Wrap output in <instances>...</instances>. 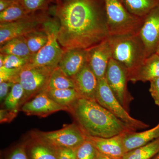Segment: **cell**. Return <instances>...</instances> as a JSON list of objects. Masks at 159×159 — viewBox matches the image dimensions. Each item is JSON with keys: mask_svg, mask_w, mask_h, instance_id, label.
<instances>
[{"mask_svg": "<svg viewBox=\"0 0 159 159\" xmlns=\"http://www.w3.org/2000/svg\"><path fill=\"white\" fill-rule=\"evenodd\" d=\"M54 14L63 51L89 49L108 37L105 0H60Z\"/></svg>", "mask_w": 159, "mask_h": 159, "instance_id": "1", "label": "cell"}, {"mask_svg": "<svg viewBox=\"0 0 159 159\" xmlns=\"http://www.w3.org/2000/svg\"><path fill=\"white\" fill-rule=\"evenodd\" d=\"M54 1H55V2L56 3V4L57 5V4H59L60 0H54Z\"/></svg>", "mask_w": 159, "mask_h": 159, "instance_id": "42", "label": "cell"}, {"mask_svg": "<svg viewBox=\"0 0 159 159\" xmlns=\"http://www.w3.org/2000/svg\"><path fill=\"white\" fill-rule=\"evenodd\" d=\"M159 138V122L156 126L141 132L136 131L125 133L123 143L125 152L147 145Z\"/></svg>", "mask_w": 159, "mask_h": 159, "instance_id": "18", "label": "cell"}, {"mask_svg": "<svg viewBox=\"0 0 159 159\" xmlns=\"http://www.w3.org/2000/svg\"><path fill=\"white\" fill-rule=\"evenodd\" d=\"M28 153L29 159H58L53 148L36 140L29 147Z\"/></svg>", "mask_w": 159, "mask_h": 159, "instance_id": "26", "label": "cell"}, {"mask_svg": "<svg viewBox=\"0 0 159 159\" xmlns=\"http://www.w3.org/2000/svg\"><path fill=\"white\" fill-rule=\"evenodd\" d=\"M12 1H18V0H12Z\"/></svg>", "mask_w": 159, "mask_h": 159, "instance_id": "43", "label": "cell"}, {"mask_svg": "<svg viewBox=\"0 0 159 159\" xmlns=\"http://www.w3.org/2000/svg\"><path fill=\"white\" fill-rule=\"evenodd\" d=\"M36 141L53 148H70L77 149L86 140L85 134L75 124L54 131L39 132L35 134Z\"/></svg>", "mask_w": 159, "mask_h": 159, "instance_id": "7", "label": "cell"}, {"mask_svg": "<svg viewBox=\"0 0 159 159\" xmlns=\"http://www.w3.org/2000/svg\"><path fill=\"white\" fill-rule=\"evenodd\" d=\"M151 159H159V152Z\"/></svg>", "mask_w": 159, "mask_h": 159, "instance_id": "40", "label": "cell"}, {"mask_svg": "<svg viewBox=\"0 0 159 159\" xmlns=\"http://www.w3.org/2000/svg\"><path fill=\"white\" fill-rule=\"evenodd\" d=\"M88 64L98 80L104 78L111 51L108 38L97 45L88 49Z\"/></svg>", "mask_w": 159, "mask_h": 159, "instance_id": "13", "label": "cell"}, {"mask_svg": "<svg viewBox=\"0 0 159 159\" xmlns=\"http://www.w3.org/2000/svg\"><path fill=\"white\" fill-rule=\"evenodd\" d=\"M128 81L135 83L139 81L150 82L159 77V56L154 53L136 68L128 72Z\"/></svg>", "mask_w": 159, "mask_h": 159, "instance_id": "17", "label": "cell"}, {"mask_svg": "<svg viewBox=\"0 0 159 159\" xmlns=\"http://www.w3.org/2000/svg\"><path fill=\"white\" fill-rule=\"evenodd\" d=\"M8 159H29L25 147L20 146L16 148L9 155Z\"/></svg>", "mask_w": 159, "mask_h": 159, "instance_id": "34", "label": "cell"}, {"mask_svg": "<svg viewBox=\"0 0 159 159\" xmlns=\"http://www.w3.org/2000/svg\"><path fill=\"white\" fill-rule=\"evenodd\" d=\"M22 111L27 116L46 117L60 111H69L68 108L59 105L48 96L45 90L42 91L29 101L24 103Z\"/></svg>", "mask_w": 159, "mask_h": 159, "instance_id": "12", "label": "cell"}, {"mask_svg": "<svg viewBox=\"0 0 159 159\" xmlns=\"http://www.w3.org/2000/svg\"><path fill=\"white\" fill-rule=\"evenodd\" d=\"M43 28L48 34V42L36 54L31 56L27 65L31 66L56 67L64 52L57 39L59 23L57 18L48 17L43 24Z\"/></svg>", "mask_w": 159, "mask_h": 159, "instance_id": "5", "label": "cell"}, {"mask_svg": "<svg viewBox=\"0 0 159 159\" xmlns=\"http://www.w3.org/2000/svg\"><path fill=\"white\" fill-rule=\"evenodd\" d=\"M19 1V0H18ZM17 1L12 0H0V12L6 10Z\"/></svg>", "mask_w": 159, "mask_h": 159, "instance_id": "37", "label": "cell"}, {"mask_svg": "<svg viewBox=\"0 0 159 159\" xmlns=\"http://www.w3.org/2000/svg\"><path fill=\"white\" fill-rule=\"evenodd\" d=\"M112 58L129 72L136 68L147 57L146 48L140 34L109 35Z\"/></svg>", "mask_w": 159, "mask_h": 159, "instance_id": "3", "label": "cell"}, {"mask_svg": "<svg viewBox=\"0 0 159 159\" xmlns=\"http://www.w3.org/2000/svg\"><path fill=\"white\" fill-rule=\"evenodd\" d=\"M22 68H7L4 66L0 67V83L10 81L15 83Z\"/></svg>", "mask_w": 159, "mask_h": 159, "instance_id": "31", "label": "cell"}, {"mask_svg": "<svg viewBox=\"0 0 159 159\" xmlns=\"http://www.w3.org/2000/svg\"><path fill=\"white\" fill-rule=\"evenodd\" d=\"M20 2L29 13L48 11L49 5L54 0H20Z\"/></svg>", "mask_w": 159, "mask_h": 159, "instance_id": "28", "label": "cell"}, {"mask_svg": "<svg viewBox=\"0 0 159 159\" xmlns=\"http://www.w3.org/2000/svg\"><path fill=\"white\" fill-rule=\"evenodd\" d=\"M24 95V90L21 85L19 83H15L4 102L7 109L18 110Z\"/></svg>", "mask_w": 159, "mask_h": 159, "instance_id": "27", "label": "cell"}, {"mask_svg": "<svg viewBox=\"0 0 159 159\" xmlns=\"http://www.w3.org/2000/svg\"><path fill=\"white\" fill-rule=\"evenodd\" d=\"M95 159H119L114 158L111 157L107 156L97 151V155H96V157Z\"/></svg>", "mask_w": 159, "mask_h": 159, "instance_id": "38", "label": "cell"}, {"mask_svg": "<svg viewBox=\"0 0 159 159\" xmlns=\"http://www.w3.org/2000/svg\"><path fill=\"white\" fill-rule=\"evenodd\" d=\"M23 36L32 56L36 54L46 44L48 40V34L43 27Z\"/></svg>", "mask_w": 159, "mask_h": 159, "instance_id": "24", "label": "cell"}, {"mask_svg": "<svg viewBox=\"0 0 159 159\" xmlns=\"http://www.w3.org/2000/svg\"><path fill=\"white\" fill-rule=\"evenodd\" d=\"M123 6L131 14L145 17L159 3V0H120Z\"/></svg>", "mask_w": 159, "mask_h": 159, "instance_id": "21", "label": "cell"}, {"mask_svg": "<svg viewBox=\"0 0 159 159\" xmlns=\"http://www.w3.org/2000/svg\"><path fill=\"white\" fill-rule=\"evenodd\" d=\"M70 88L75 89L74 80L67 75L57 66L51 73L46 90Z\"/></svg>", "mask_w": 159, "mask_h": 159, "instance_id": "23", "label": "cell"}, {"mask_svg": "<svg viewBox=\"0 0 159 159\" xmlns=\"http://www.w3.org/2000/svg\"><path fill=\"white\" fill-rule=\"evenodd\" d=\"M124 134L110 138L94 137L85 134L87 140L90 142L99 152L111 157L120 159L126 153L123 143Z\"/></svg>", "mask_w": 159, "mask_h": 159, "instance_id": "14", "label": "cell"}, {"mask_svg": "<svg viewBox=\"0 0 159 159\" xmlns=\"http://www.w3.org/2000/svg\"><path fill=\"white\" fill-rule=\"evenodd\" d=\"M17 110H1L0 112V120L1 123L9 122L12 121L16 116Z\"/></svg>", "mask_w": 159, "mask_h": 159, "instance_id": "36", "label": "cell"}, {"mask_svg": "<svg viewBox=\"0 0 159 159\" xmlns=\"http://www.w3.org/2000/svg\"><path fill=\"white\" fill-rule=\"evenodd\" d=\"M58 159H77L76 150L70 148H53Z\"/></svg>", "mask_w": 159, "mask_h": 159, "instance_id": "32", "label": "cell"}, {"mask_svg": "<svg viewBox=\"0 0 159 159\" xmlns=\"http://www.w3.org/2000/svg\"><path fill=\"white\" fill-rule=\"evenodd\" d=\"M14 84L10 81H4L0 83V99L1 102L4 100L5 101Z\"/></svg>", "mask_w": 159, "mask_h": 159, "instance_id": "35", "label": "cell"}, {"mask_svg": "<svg viewBox=\"0 0 159 159\" xmlns=\"http://www.w3.org/2000/svg\"><path fill=\"white\" fill-rule=\"evenodd\" d=\"M78 125L86 134L110 138L135 131L96 100L80 98L70 109Z\"/></svg>", "mask_w": 159, "mask_h": 159, "instance_id": "2", "label": "cell"}, {"mask_svg": "<svg viewBox=\"0 0 159 159\" xmlns=\"http://www.w3.org/2000/svg\"><path fill=\"white\" fill-rule=\"evenodd\" d=\"M88 49L75 48L64 51L58 66L69 77H73L88 62Z\"/></svg>", "mask_w": 159, "mask_h": 159, "instance_id": "15", "label": "cell"}, {"mask_svg": "<svg viewBox=\"0 0 159 159\" xmlns=\"http://www.w3.org/2000/svg\"><path fill=\"white\" fill-rule=\"evenodd\" d=\"M155 53H156V54H157L159 56V43L157 47L156 51Z\"/></svg>", "mask_w": 159, "mask_h": 159, "instance_id": "41", "label": "cell"}, {"mask_svg": "<svg viewBox=\"0 0 159 159\" xmlns=\"http://www.w3.org/2000/svg\"><path fill=\"white\" fill-rule=\"evenodd\" d=\"M31 57H22L14 55H4V66L7 68H20L29 63Z\"/></svg>", "mask_w": 159, "mask_h": 159, "instance_id": "30", "label": "cell"}, {"mask_svg": "<svg viewBox=\"0 0 159 159\" xmlns=\"http://www.w3.org/2000/svg\"><path fill=\"white\" fill-rule=\"evenodd\" d=\"M159 152V138L147 145L127 152L121 159H151Z\"/></svg>", "mask_w": 159, "mask_h": 159, "instance_id": "22", "label": "cell"}, {"mask_svg": "<svg viewBox=\"0 0 159 159\" xmlns=\"http://www.w3.org/2000/svg\"><path fill=\"white\" fill-rule=\"evenodd\" d=\"M49 17L48 11L32 13L28 17L0 25V44L11 39L41 29L43 23Z\"/></svg>", "mask_w": 159, "mask_h": 159, "instance_id": "10", "label": "cell"}, {"mask_svg": "<svg viewBox=\"0 0 159 159\" xmlns=\"http://www.w3.org/2000/svg\"><path fill=\"white\" fill-rule=\"evenodd\" d=\"M4 54H0V67L4 66Z\"/></svg>", "mask_w": 159, "mask_h": 159, "instance_id": "39", "label": "cell"}, {"mask_svg": "<svg viewBox=\"0 0 159 159\" xmlns=\"http://www.w3.org/2000/svg\"><path fill=\"white\" fill-rule=\"evenodd\" d=\"M149 91L155 103L159 107V77L151 81Z\"/></svg>", "mask_w": 159, "mask_h": 159, "instance_id": "33", "label": "cell"}, {"mask_svg": "<svg viewBox=\"0 0 159 159\" xmlns=\"http://www.w3.org/2000/svg\"><path fill=\"white\" fill-rule=\"evenodd\" d=\"M139 34L145 44L147 57L154 54L159 43V3L145 16Z\"/></svg>", "mask_w": 159, "mask_h": 159, "instance_id": "11", "label": "cell"}, {"mask_svg": "<svg viewBox=\"0 0 159 159\" xmlns=\"http://www.w3.org/2000/svg\"><path fill=\"white\" fill-rule=\"evenodd\" d=\"M109 35L140 33L145 17L131 14L120 0H105Z\"/></svg>", "mask_w": 159, "mask_h": 159, "instance_id": "4", "label": "cell"}, {"mask_svg": "<svg viewBox=\"0 0 159 159\" xmlns=\"http://www.w3.org/2000/svg\"><path fill=\"white\" fill-rule=\"evenodd\" d=\"M31 14L26 10L19 0L8 9L0 12V23L11 22L28 17Z\"/></svg>", "mask_w": 159, "mask_h": 159, "instance_id": "25", "label": "cell"}, {"mask_svg": "<svg viewBox=\"0 0 159 159\" xmlns=\"http://www.w3.org/2000/svg\"><path fill=\"white\" fill-rule=\"evenodd\" d=\"M96 101L111 113L135 129H144L149 125L130 116L116 99L110 88L105 77L98 80Z\"/></svg>", "mask_w": 159, "mask_h": 159, "instance_id": "8", "label": "cell"}, {"mask_svg": "<svg viewBox=\"0 0 159 159\" xmlns=\"http://www.w3.org/2000/svg\"><path fill=\"white\" fill-rule=\"evenodd\" d=\"M0 52L4 55H14L22 57L32 56L24 36L15 38L1 46Z\"/></svg>", "mask_w": 159, "mask_h": 159, "instance_id": "20", "label": "cell"}, {"mask_svg": "<svg viewBox=\"0 0 159 159\" xmlns=\"http://www.w3.org/2000/svg\"><path fill=\"white\" fill-rule=\"evenodd\" d=\"M48 96L59 105L70 109L80 98L74 88L45 90Z\"/></svg>", "mask_w": 159, "mask_h": 159, "instance_id": "19", "label": "cell"}, {"mask_svg": "<svg viewBox=\"0 0 159 159\" xmlns=\"http://www.w3.org/2000/svg\"><path fill=\"white\" fill-rule=\"evenodd\" d=\"M55 68L28 65L23 67L15 83H19L24 90L20 104L47 89L50 76Z\"/></svg>", "mask_w": 159, "mask_h": 159, "instance_id": "6", "label": "cell"}, {"mask_svg": "<svg viewBox=\"0 0 159 159\" xmlns=\"http://www.w3.org/2000/svg\"><path fill=\"white\" fill-rule=\"evenodd\" d=\"M128 73V70L124 66L111 57L107 69L105 77L115 97L129 112L130 102L133 100L134 97L127 89Z\"/></svg>", "mask_w": 159, "mask_h": 159, "instance_id": "9", "label": "cell"}, {"mask_svg": "<svg viewBox=\"0 0 159 159\" xmlns=\"http://www.w3.org/2000/svg\"><path fill=\"white\" fill-rule=\"evenodd\" d=\"M97 151L93 144L86 139L76 150L77 159H95Z\"/></svg>", "mask_w": 159, "mask_h": 159, "instance_id": "29", "label": "cell"}, {"mask_svg": "<svg viewBox=\"0 0 159 159\" xmlns=\"http://www.w3.org/2000/svg\"><path fill=\"white\" fill-rule=\"evenodd\" d=\"M80 98L96 100L98 80L86 64L79 73L72 77Z\"/></svg>", "mask_w": 159, "mask_h": 159, "instance_id": "16", "label": "cell"}]
</instances>
